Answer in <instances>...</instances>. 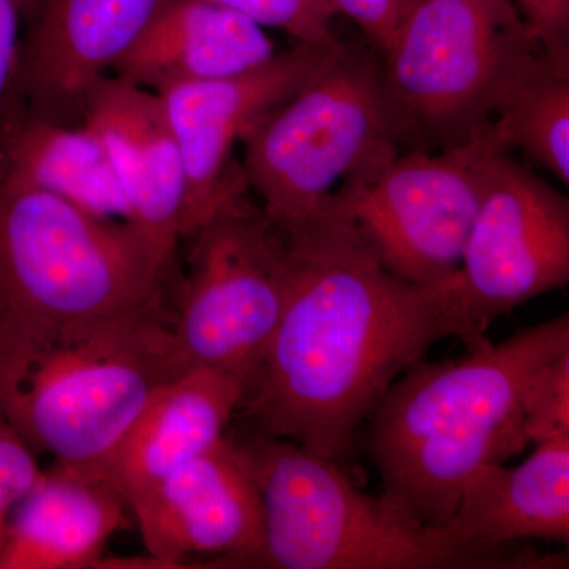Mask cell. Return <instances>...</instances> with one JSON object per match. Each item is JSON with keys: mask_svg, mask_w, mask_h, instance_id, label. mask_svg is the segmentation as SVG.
I'll return each instance as SVG.
<instances>
[{"mask_svg": "<svg viewBox=\"0 0 569 569\" xmlns=\"http://www.w3.org/2000/svg\"><path fill=\"white\" fill-rule=\"evenodd\" d=\"M149 557L163 568L192 559L252 568L263 546V507L233 437L168 475L127 505Z\"/></svg>", "mask_w": 569, "mask_h": 569, "instance_id": "obj_12", "label": "cell"}, {"mask_svg": "<svg viewBox=\"0 0 569 569\" xmlns=\"http://www.w3.org/2000/svg\"><path fill=\"white\" fill-rule=\"evenodd\" d=\"M340 44L296 43L244 73L181 82L156 92L182 157L187 238L217 213L244 200L249 187L242 168L233 162L236 142L244 141L266 114L290 99Z\"/></svg>", "mask_w": 569, "mask_h": 569, "instance_id": "obj_11", "label": "cell"}, {"mask_svg": "<svg viewBox=\"0 0 569 569\" xmlns=\"http://www.w3.org/2000/svg\"><path fill=\"white\" fill-rule=\"evenodd\" d=\"M520 466L486 463L460 493L447 530L467 545L569 542V438L535 445Z\"/></svg>", "mask_w": 569, "mask_h": 569, "instance_id": "obj_18", "label": "cell"}, {"mask_svg": "<svg viewBox=\"0 0 569 569\" xmlns=\"http://www.w3.org/2000/svg\"><path fill=\"white\" fill-rule=\"evenodd\" d=\"M80 123L107 149L130 223L179 249L189 233L186 173L159 93L104 77L89 93Z\"/></svg>", "mask_w": 569, "mask_h": 569, "instance_id": "obj_14", "label": "cell"}, {"mask_svg": "<svg viewBox=\"0 0 569 569\" xmlns=\"http://www.w3.org/2000/svg\"><path fill=\"white\" fill-rule=\"evenodd\" d=\"M282 233L290 293L238 411L253 430L337 462L433 343L460 337L475 348L488 339L471 329L456 274L426 284L399 279L331 200Z\"/></svg>", "mask_w": 569, "mask_h": 569, "instance_id": "obj_1", "label": "cell"}, {"mask_svg": "<svg viewBox=\"0 0 569 569\" xmlns=\"http://www.w3.org/2000/svg\"><path fill=\"white\" fill-rule=\"evenodd\" d=\"M522 433L527 445L569 438V351L542 366L522 399Z\"/></svg>", "mask_w": 569, "mask_h": 569, "instance_id": "obj_21", "label": "cell"}, {"mask_svg": "<svg viewBox=\"0 0 569 569\" xmlns=\"http://www.w3.org/2000/svg\"><path fill=\"white\" fill-rule=\"evenodd\" d=\"M263 507V546L252 568L561 569L567 553L467 545L421 526L356 488L336 460L253 430L234 438Z\"/></svg>", "mask_w": 569, "mask_h": 569, "instance_id": "obj_4", "label": "cell"}, {"mask_svg": "<svg viewBox=\"0 0 569 569\" xmlns=\"http://www.w3.org/2000/svg\"><path fill=\"white\" fill-rule=\"evenodd\" d=\"M171 310L66 329L0 399V413L56 466L104 479L144 408L179 373Z\"/></svg>", "mask_w": 569, "mask_h": 569, "instance_id": "obj_5", "label": "cell"}, {"mask_svg": "<svg viewBox=\"0 0 569 569\" xmlns=\"http://www.w3.org/2000/svg\"><path fill=\"white\" fill-rule=\"evenodd\" d=\"M43 0H0V112L9 100L22 40Z\"/></svg>", "mask_w": 569, "mask_h": 569, "instance_id": "obj_25", "label": "cell"}, {"mask_svg": "<svg viewBox=\"0 0 569 569\" xmlns=\"http://www.w3.org/2000/svg\"><path fill=\"white\" fill-rule=\"evenodd\" d=\"M0 182L58 194L103 219L130 223V209L102 142L7 102L0 112Z\"/></svg>", "mask_w": 569, "mask_h": 569, "instance_id": "obj_19", "label": "cell"}, {"mask_svg": "<svg viewBox=\"0 0 569 569\" xmlns=\"http://www.w3.org/2000/svg\"><path fill=\"white\" fill-rule=\"evenodd\" d=\"M277 54L264 28L213 0H174L116 63L114 77L160 92L181 82L220 80Z\"/></svg>", "mask_w": 569, "mask_h": 569, "instance_id": "obj_16", "label": "cell"}, {"mask_svg": "<svg viewBox=\"0 0 569 569\" xmlns=\"http://www.w3.org/2000/svg\"><path fill=\"white\" fill-rule=\"evenodd\" d=\"M244 14L261 28L277 29L291 37L296 43L328 44L340 41L332 31L337 17L328 0H213Z\"/></svg>", "mask_w": 569, "mask_h": 569, "instance_id": "obj_22", "label": "cell"}, {"mask_svg": "<svg viewBox=\"0 0 569 569\" xmlns=\"http://www.w3.org/2000/svg\"><path fill=\"white\" fill-rule=\"evenodd\" d=\"M183 241L187 268L170 320L179 365L247 378L287 306V239L244 198Z\"/></svg>", "mask_w": 569, "mask_h": 569, "instance_id": "obj_8", "label": "cell"}, {"mask_svg": "<svg viewBox=\"0 0 569 569\" xmlns=\"http://www.w3.org/2000/svg\"><path fill=\"white\" fill-rule=\"evenodd\" d=\"M176 257L132 223L0 182V399L66 329L168 309Z\"/></svg>", "mask_w": 569, "mask_h": 569, "instance_id": "obj_3", "label": "cell"}, {"mask_svg": "<svg viewBox=\"0 0 569 569\" xmlns=\"http://www.w3.org/2000/svg\"><path fill=\"white\" fill-rule=\"evenodd\" d=\"M503 151L511 149L492 121L459 144L399 152L343 183L331 201L389 272L411 283L443 282L458 272L486 171Z\"/></svg>", "mask_w": 569, "mask_h": 569, "instance_id": "obj_9", "label": "cell"}, {"mask_svg": "<svg viewBox=\"0 0 569 569\" xmlns=\"http://www.w3.org/2000/svg\"><path fill=\"white\" fill-rule=\"evenodd\" d=\"M337 14H346L373 41L378 51L387 50L395 36L403 7L400 0H328Z\"/></svg>", "mask_w": 569, "mask_h": 569, "instance_id": "obj_26", "label": "cell"}, {"mask_svg": "<svg viewBox=\"0 0 569 569\" xmlns=\"http://www.w3.org/2000/svg\"><path fill=\"white\" fill-rule=\"evenodd\" d=\"M542 56L512 0L410 3L380 61L402 152L473 137Z\"/></svg>", "mask_w": 569, "mask_h": 569, "instance_id": "obj_6", "label": "cell"}, {"mask_svg": "<svg viewBox=\"0 0 569 569\" xmlns=\"http://www.w3.org/2000/svg\"><path fill=\"white\" fill-rule=\"evenodd\" d=\"M569 351V316L485 342L443 362L407 369L367 419V455L389 503L445 529L468 478L529 447L522 399L542 366Z\"/></svg>", "mask_w": 569, "mask_h": 569, "instance_id": "obj_2", "label": "cell"}, {"mask_svg": "<svg viewBox=\"0 0 569 569\" xmlns=\"http://www.w3.org/2000/svg\"><path fill=\"white\" fill-rule=\"evenodd\" d=\"M242 142L247 187L280 231L305 223L343 183L402 152L380 61L346 43Z\"/></svg>", "mask_w": 569, "mask_h": 569, "instance_id": "obj_7", "label": "cell"}, {"mask_svg": "<svg viewBox=\"0 0 569 569\" xmlns=\"http://www.w3.org/2000/svg\"><path fill=\"white\" fill-rule=\"evenodd\" d=\"M400 2H402L403 10H406L410 3L417 2V0H400Z\"/></svg>", "mask_w": 569, "mask_h": 569, "instance_id": "obj_27", "label": "cell"}, {"mask_svg": "<svg viewBox=\"0 0 569 569\" xmlns=\"http://www.w3.org/2000/svg\"><path fill=\"white\" fill-rule=\"evenodd\" d=\"M127 505L107 479L56 466L11 515L0 569L97 568Z\"/></svg>", "mask_w": 569, "mask_h": 569, "instance_id": "obj_17", "label": "cell"}, {"mask_svg": "<svg viewBox=\"0 0 569 569\" xmlns=\"http://www.w3.org/2000/svg\"><path fill=\"white\" fill-rule=\"evenodd\" d=\"M493 122L509 149H519L568 187L569 69L542 56Z\"/></svg>", "mask_w": 569, "mask_h": 569, "instance_id": "obj_20", "label": "cell"}, {"mask_svg": "<svg viewBox=\"0 0 569 569\" xmlns=\"http://www.w3.org/2000/svg\"><path fill=\"white\" fill-rule=\"evenodd\" d=\"M456 288L478 339L498 317L569 282V201L498 152L486 171Z\"/></svg>", "mask_w": 569, "mask_h": 569, "instance_id": "obj_10", "label": "cell"}, {"mask_svg": "<svg viewBox=\"0 0 569 569\" xmlns=\"http://www.w3.org/2000/svg\"><path fill=\"white\" fill-rule=\"evenodd\" d=\"M515 6L549 61L569 69V0H516Z\"/></svg>", "mask_w": 569, "mask_h": 569, "instance_id": "obj_24", "label": "cell"}, {"mask_svg": "<svg viewBox=\"0 0 569 569\" xmlns=\"http://www.w3.org/2000/svg\"><path fill=\"white\" fill-rule=\"evenodd\" d=\"M174 0H43L26 31L7 102L77 126L97 82Z\"/></svg>", "mask_w": 569, "mask_h": 569, "instance_id": "obj_13", "label": "cell"}, {"mask_svg": "<svg viewBox=\"0 0 569 569\" xmlns=\"http://www.w3.org/2000/svg\"><path fill=\"white\" fill-rule=\"evenodd\" d=\"M32 448L0 413V556L14 508L40 477Z\"/></svg>", "mask_w": 569, "mask_h": 569, "instance_id": "obj_23", "label": "cell"}, {"mask_svg": "<svg viewBox=\"0 0 569 569\" xmlns=\"http://www.w3.org/2000/svg\"><path fill=\"white\" fill-rule=\"evenodd\" d=\"M244 383L238 373L189 369L152 397L104 475L126 505L227 437Z\"/></svg>", "mask_w": 569, "mask_h": 569, "instance_id": "obj_15", "label": "cell"}]
</instances>
